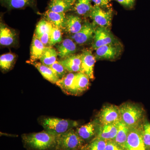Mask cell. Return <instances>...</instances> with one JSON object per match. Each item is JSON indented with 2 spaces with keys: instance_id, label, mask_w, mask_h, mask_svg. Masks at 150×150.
<instances>
[{
  "instance_id": "4dcf8cb0",
  "label": "cell",
  "mask_w": 150,
  "mask_h": 150,
  "mask_svg": "<svg viewBox=\"0 0 150 150\" xmlns=\"http://www.w3.org/2000/svg\"><path fill=\"white\" fill-rule=\"evenodd\" d=\"M143 140L145 150H150V122L146 118L143 123Z\"/></svg>"
},
{
  "instance_id": "5b68a950",
  "label": "cell",
  "mask_w": 150,
  "mask_h": 150,
  "mask_svg": "<svg viewBox=\"0 0 150 150\" xmlns=\"http://www.w3.org/2000/svg\"><path fill=\"white\" fill-rule=\"evenodd\" d=\"M143 123L130 128L124 150H145L143 140Z\"/></svg>"
},
{
  "instance_id": "83f0119b",
  "label": "cell",
  "mask_w": 150,
  "mask_h": 150,
  "mask_svg": "<svg viewBox=\"0 0 150 150\" xmlns=\"http://www.w3.org/2000/svg\"><path fill=\"white\" fill-rule=\"evenodd\" d=\"M16 58V55L12 53H8L1 55L0 57L1 69L4 71L10 70L14 64Z\"/></svg>"
},
{
  "instance_id": "ffe728a7",
  "label": "cell",
  "mask_w": 150,
  "mask_h": 150,
  "mask_svg": "<svg viewBox=\"0 0 150 150\" xmlns=\"http://www.w3.org/2000/svg\"><path fill=\"white\" fill-rule=\"evenodd\" d=\"M45 47L40 40L34 35L30 47V60L28 63H32L39 60Z\"/></svg>"
},
{
  "instance_id": "4fadbf2b",
  "label": "cell",
  "mask_w": 150,
  "mask_h": 150,
  "mask_svg": "<svg viewBox=\"0 0 150 150\" xmlns=\"http://www.w3.org/2000/svg\"><path fill=\"white\" fill-rule=\"evenodd\" d=\"M118 122L103 125L99 124L96 138L106 141L114 140L118 132Z\"/></svg>"
},
{
  "instance_id": "7c38bea8",
  "label": "cell",
  "mask_w": 150,
  "mask_h": 150,
  "mask_svg": "<svg viewBox=\"0 0 150 150\" xmlns=\"http://www.w3.org/2000/svg\"><path fill=\"white\" fill-rule=\"evenodd\" d=\"M81 55V72L86 75L90 79H93L94 67L96 59L91 51L85 49L83 51Z\"/></svg>"
},
{
  "instance_id": "5bb4252c",
  "label": "cell",
  "mask_w": 150,
  "mask_h": 150,
  "mask_svg": "<svg viewBox=\"0 0 150 150\" xmlns=\"http://www.w3.org/2000/svg\"><path fill=\"white\" fill-rule=\"evenodd\" d=\"M83 25L81 19L78 16L67 15L62 29L65 32L73 35L80 30Z\"/></svg>"
},
{
  "instance_id": "d590c367",
  "label": "cell",
  "mask_w": 150,
  "mask_h": 150,
  "mask_svg": "<svg viewBox=\"0 0 150 150\" xmlns=\"http://www.w3.org/2000/svg\"><path fill=\"white\" fill-rule=\"evenodd\" d=\"M105 150H124V149L117 144L113 140L107 141Z\"/></svg>"
},
{
  "instance_id": "f546056e",
  "label": "cell",
  "mask_w": 150,
  "mask_h": 150,
  "mask_svg": "<svg viewBox=\"0 0 150 150\" xmlns=\"http://www.w3.org/2000/svg\"><path fill=\"white\" fill-rule=\"evenodd\" d=\"M53 28V25L45 19L41 20L36 25L34 35L38 37L46 33L51 32Z\"/></svg>"
},
{
  "instance_id": "8fae6325",
  "label": "cell",
  "mask_w": 150,
  "mask_h": 150,
  "mask_svg": "<svg viewBox=\"0 0 150 150\" xmlns=\"http://www.w3.org/2000/svg\"><path fill=\"white\" fill-rule=\"evenodd\" d=\"M99 122L97 118L76 129L77 134L85 144L89 143L96 137Z\"/></svg>"
},
{
  "instance_id": "ac0fdd59",
  "label": "cell",
  "mask_w": 150,
  "mask_h": 150,
  "mask_svg": "<svg viewBox=\"0 0 150 150\" xmlns=\"http://www.w3.org/2000/svg\"><path fill=\"white\" fill-rule=\"evenodd\" d=\"M76 74L77 73H68L62 79L59 80L56 84L65 93L73 95Z\"/></svg>"
},
{
  "instance_id": "74e56055",
  "label": "cell",
  "mask_w": 150,
  "mask_h": 150,
  "mask_svg": "<svg viewBox=\"0 0 150 150\" xmlns=\"http://www.w3.org/2000/svg\"><path fill=\"white\" fill-rule=\"evenodd\" d=\"M63 1H64L66 2L69 3L70 4L72 5L73 6L74 5L75 2V0H63Z\"/></svg>"
},
{
  "instance_id": "7a4b0ae2",
  "label": "cell",
  "mask_w": 150,
  "mask_h": 150,
  "mask_svg": "<svg viewBox=\"0 0 150 150\" xmlns=\"http://www.w3.org/2000/svg\"><path fill=\"white\" fill-rule=\"evenodd\" d=\"M121 121L129 128L143 123L145 118V111L142 106L132 103H125L119 106Z\"/></svg>"
},
{
  "instance_id": "d6986e66",
  "label": "cell",
  "mask_w": 150,
  "mask_h": 150,
  "mask_svg": "<svg viewBox=\"0 0 150 150\" xmlns=\"http://www.w3.org/2000/svg\"><path fill=\"white\" fill-rule=\"evenodd\" d=\"M89 78L83 73H77L73 95L79 96L87 90L90 85Z\"/></svg>"
},
{
  "instance_id": "9c48e42d",
  "label": "cell",
  "mask_w": 150,
  "mask_h": 150,
  "mask_svg": "<svg viewBox=\"0 0 150 150\" xmlns=\"http://www.w3.org/2000/svg\"><path fill=\"white\" fill-rule=\"evenodd\" d=\"M122 46L119 42L108 44L96 50L95 57L96 60H113L121 55Z\"/></svg>"
},
{
  "instance_id": "8992f818",
  "label": "cell",
  "mask_w": 150,
  "mask_h": 150,
  "mask_svg": "<svg viewBox=\"0 0 150 150\" xmlns=\"http://www.w3.org/2000/svg\"><path fill=\"white\" fill-rule=\"evenodd\" d=\"M113 10L112 8L104 9L97 6H93L89 17L93 20V23L98 26L109 28L111 26Z\"/></svg>"
},
{
  "instance_id": "30bf717a",
  "label": "cell",
  "mask_w": 150,
  "mask_h": 150,
  "mask_svg": "<svg viewBox=\"0 0 150 150\" xmlns=\"http://www.w3.org/2000/svg\"><path fill=\"white\" fill-rule=\"evenodd\" d=\"M93 23L85 21L83 23L82 27L77 33L70 35V38L74 40L76 44L83 45L93 40L95 32L96 27Z\"/></svg>"
},
{
  "instance_id": "836d02e7",
  "label": "cell",
  "mask_w": 150,
  "mask_h": 150,
  "mask_svg": "<svg viewBox=\"0 0 150 150\" xmlns=\"http://www.w3.org/2000/svg\"><path fill=\"white\" fill-rule=\"evenodd\" d=\"M112 0H92L94 4V5L100 7L104 9H108L111 8L110 3Z\"/></svg>"
},
{
  "instance_id": "484cf974",
  "label": "cell",
  "mask_w": 150,
  "mask_h": 150,
  "mask_svg": "<svg viewBox=\"0 0 150 150\" xmlns=\"http://www.w3.org/2000/svg\"><path fill=\"white\" fill-rule=\"evenodd\" d=\"M1 3L8 9L10 10L32 7L34 1L33 0H1Z\"/></svg>"
},
{
  "instance_id": "2e32d148",
  "label": "cell",
  "mask_w": 150,
  "mask_h": 150,
  "mask_svg": "<svg viewBox=\"0 0 150 150\" xmlns=\"http://www.w3.org/2000/svg\"><path fill=\"white\" fill-rule=\"evenodd\" d=\"M57 48L58 56L62 59L75 54L77 51L76 44L71 38L64 39Z\"/></svg>"
},
{
  "instance_id": "277c9868",
  "label": "cell",
  "mask_w": 150,
  "mask_h": 150,
  "mask_svg": "<svg viewBox=\"0 0 150 150\" xmlns=\"http://www.w3.org/2000/svg\"><path fill=\"white\" fill-rule=\"evenodd\" d=\"M85 144L76 130L72 129L57 137L56 150H81Z\"/></svg>"
},
{
  "instance_id": "603a6c76",
  "label": "cell",
  "mask_w": 150,
  "mask_h": 150,
  "mask_svg": "<svg viewBox=\"0 0 150 150\" xmlns=\"http://www.w3.org/2000/svg\"><path fill=\"white\" fill-rule=\"evenodd\" d=\"M91 2L92 0H75L74 10L79 15L89 16L93 7Z\"/></svg>"
},
{
  "instance_id": "7402d4cb",
  "label": "cell",
  "mask_w": 150,
  "mask_h": 150,
  "mask_svg": "<svg viewBox=\"0 0 150 150\" xmlns=\"http://www.w3.org/2000/svg\"><path fill=\"white\" fill-rule=\"evenodd\" d=\"M34 66L38 71L40 73L43 77L51 83L56 84L59 79L55 74L50 67L43 64L41 63L36 62L29 63Z\"/></svg>"
},
{
  "instance_id": "52a82bcc",
  "label": "cell",
  "mask_w": 150,
  "mask_h": 150,
  "mask_svg": "<svg viewBox=\"0 0 150 150\" xmlns=\"http://www.w3.org/2000/svg\"><path fill=\"white\" fill-rule=\"evenodd\" d=\"M118 42L119 41L109 28L98 26L96 27L95 32L92 48L96 50L101 46Z\"/></svg>"
},
{
  "instance_id": "44dd1931",
  "label": "cell",
  "mask_w": 150,
  "mask_h": 150,
  "mask_svg": "<svg viewBox=\"0 0 150 150\" xmlns=\"http://www.w3.org/2000/svg\"><path fill=\"white\" fill-rule=\"evenodd\" d=\"M65 13H59L48 10L44 15L45 19L51 23L53 27L62 29L66 18Z\"/></svg>"
},
{
  "instance_id": "8d00e7d4",
  "label": "cell",
  "mask_w": 150,
  "mask_h": 150,
  "mask_svg": "<svg viewBox=\"0 0 150 150\" xmlns=\"http://www.w3.org/2000/svg\"><path fill=\"white\" fill-rule=\"evenodd\" d=\"M51 33V32L46 33L38 37H37L36 35H35L40 40L44 46L47 47V46H49Z\"/></svg>"
},
{
  "instance_id": "d4e9b609",
  "label": "cell",
  "mask_w": 150,
  "mask_h": 150,
  "mask_svg": "<svg viewBox=\"0 0 150 150\" xmlns=\"http://www.w3.org/2000/svg\"><path fill=\"white\" fill-rule=\"evenodd\" d=\"M129 129L130 128L121 121L118 122V132L113 141L123 149L128 138Z\"/></svg>"
},
{
  "instance_id": "6da1fadb",
  "label": "cell",
  "mask_w": 150,
  "mask_h": 150,
  "mask_svg": "<svg viewBox=\"0 0 150 150\" xmlns=\"http://www.w3.org/2000/svg\"><path fill=\"white\" fill-rule=\"evenodd\" d=\"M25 148L28 150H56L57 137L44 130L38 133L23 134Z\"/></svg>"
},
{
  "instance_id": "cb8c5ba5",
  "label": "cell",
  "mask_w": 150,
  "mask_h": 150,
  "mask_svg": "<svg viewBox=\"0 0 150 150\" xmlns=\"http://www.w3.org/2000/svg\"><path fill=\"white\" fill-rule=\"evenodd\" d=\"M58 56V52L55 48L52 46H47L44 48L43 54L39 60L43 64L50 67L57 61Z\"/></svg>"
},
{
  "instance_id": "ba28073f",
  "label": "cell",
  "mask_w": 150,
  "mask_h": 150,
  "mask_svg": "<svg viewBox=\"0 0 150 150\" xmlns=\"http://www.w3.org/2000/svg\"><path fill=\"white\" fill-rule=\"evenodd\" d=\"M97 119L102 125L118 123L121 120L119 106L111 104L105 105L98 113Z\"/></svg>"
},
{
  "instance_id": "9a60e30c",
  "label": "cell",
  "mask_w": 150,
  "mask_h": 150,
  "mask_svg": "<svg viewBox=\"0 0 150 150\" xmlns=\"http://www.w3.org/2000/svg\"><path fill=\"white\" fill-rule=\"evenodd\" d=\"M69 73L80 72L81 69V55L74 54L59 61Z\"/></svg>"
},
{
  "instance_id": "f1b7e54d",
  "label": "cell",
  "mask_w": 150,
  "mask_h": 150,
  "mask_svg": "<svg viewBox=\"0 0 150 150\" xmlns=\"http://www.w3.org/2000/svg\"><path fill=\"white\" fill-rule=\"evenodd\" d=\"M107 141L95 138L89 143L86 144L81 150H105Z\"/></svg>"
},
{
  "instance_id": "e0dca14e",
  "label": "cell",
  "mask_w": 150,
  "mask_h": 150,
  "mask_svg": "<svg viewBox=\"0 0 150 150\" xmlns=\"http://www.w3.org/2000/svg\"><path fill=\"white\" fill-rule=\"evenodd\" d=\"M16 40V34L14 30L1 23L0 27V43L3 46L13 45Z\"/></svg>"
},
{
  "instance_id": "3957f363",
  "label": "cell",
  "mask_w": 150,
  "mask_h": 150,
  "mask_svg": "<svg viewBox=\"0 0 150 150\" xmlns=\"http://www.w3.org/2000/svg\"><path fill=\"white\" fill-rule=\"evenodd\" d=\"M44 130L58 137L79 125L78 121L70 119L47 117L40 121Z\"/></svg>"
},
{
  "instance_id": "e575fe53",
  "label": "cell",
  "mask_w": 150,
  "mask_h": 150,
  "mask_svg": "<svg viewBox=\"0 0 150 150\" xmlns=\"http://www.w3.org/2000/svg\"><path fill=\"white\" fill-rule=\"evenodd\" d=\"M123 7L128 9H131L134 7L136 0H115Z\"/></svg>"
},
{
  "instance_id": "d6a6232c",
  "label": "cell",
  "mask_w": 150,
  "mask_h": 150,
  "mask_svg": "<svg viewBox=\"0 0 150 150\" xmlns=\"http://www.w3.org/2000/svg\"><path fill=\"white\" fill-rule=\"evenodd\" d=\"M62 40V30L58 28L53 27L50 35L49 46H54L58 43H61Z\"/></svg>"
},
{
  "instance_id": "1f68e13d",
  "label": "cell",
  "mask_w": 150,
  "mask_h": 150,
  "mask_svg": "<svg viewBox=\"0 0 150 150\" xmlns=\"http://www.w3.org/2000/svg\"><path fill=\"white\" fill-rule=\"evenodd\" d=\"M48 67L51 68L59 80L64 77L68 72L64 67L61 64L59 61H56L54 64Z\"/></svg>"
},
{
  "instance_id": "4316f807",
  "label": "cell",
  "mask_w": 150,
  "mask_h": 150,
  "mask_svg": "<svg viewBox=\"0 0 150 150\" xmlns=\"http://www.w3.org/2000/svg\"><path fill=\"white\" fill-rule=\"evenodd\" d=\"M73 8L72 5L63 0H51L48 10L59 13H65L71 10Z\"/></svg>"
}]
</instances>
